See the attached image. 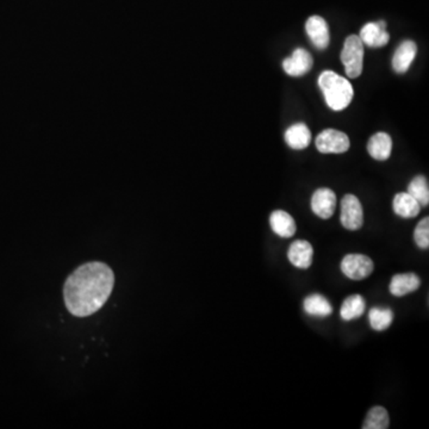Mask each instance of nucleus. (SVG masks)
Returning <instances> with one entry per match:
<instances>
[{"mask_svg":"<svg viewBox=\"0 0 429 429\" xmlns=\"http://www.w3.org/2000/svg\"><path fill=\"white\" fill-rule=\"evenodd\" d=\"M115 274L104 262H86L67 278L64 286L66 308L76 317L91 316L108 302Z\"/></svg>","mask_w":429,"mask_h":429,"instance_id":"1","label":"nucleus"},{"mask_svg":"<svg viewBox=\"0 0 429 429\" xmlns=\"http://www.w3.org/2000/svg\"><path fill=\"white\" fill-rule=\"evenodd\" d=\"M318 86L325 96V103L333 111L345 110L353 99L352 84L333 71H325L320 74Z\"/></svg>","mask_w":429,"mask_h":429,"instance_id":"2","label":"nucleus"},{"mask_svg":"<svg viewBox=\"0 0 429 429\" xmlns=\"http://www.w3.org/2000/svg\"><path fill=\"white\" fill-rule=\"evenodd\" d=\"M365 45L361 42L360 37L351 35L345 41L341 52V62L345 66L346 76L356 79L361 76L364 69V54Z\"/></svg>","mask_w":429,"mask_h":429,"instance_id":"3","label":"nucleus"},{"mask_svg":"<svg viewBox=\"0 0 429 429\" xmlns=\"http://www.w3.org/2000/svg\"><path fill=\"white\" fill-rule=\"evenodd\" d=\"M341 272L352 281H363L370 277L374 269L372 259L364 254H347L340 264Z\"/></svg>","mask_w":429,"mask_h":429,"instance_id":"4","label":"nucleus"},{"mask_svg":"<svg viewBox=\"0 0 429 429\" xmlns=\"http://www.w3.org/2000/svg\"><path fill=\"white\" fill-rule=\"evenodd\" d=\"M341 225L351 232H356L364 225V210L360 201L354 195H346L341 201Z\"/></svg>","mask_w":429,"mask_h":429,"instance_id":"5","label":"nucleus"},{"mask_svg":"<svg viewBox=\"0 0 429 429\" xmlns=\"http://www.w3.org/2000/svg\"><path fill=\"white\" fill-rule=\"evenodd\" d=\"M349 147V136L335 129H325L316 139L317 150L322 154H342L347 152Z\"/></svg>","mask_w":429,"mask_h":429,"instance_id":"6","label":"nucleus"},{"mask_svg":"<svg viewBox=\"0 0 429 429\" xmlns=\"http://www.w3.org/2000/svg\"><path fill=\"white\" fill-rule=\"evenodd\" d=\"M337 209V195L333 190L321 188L316 190L311 197V210L316 216L328 220L333 216Z\"/></svg>","mask_w":429,"mask_h":429,"instance_id":"7","label":"nucleus"},{"mask_svg":"<svg viewBox=\"0 0 429 429\" xmlns=\"http://www.w3.org/2000/svg\"><path fill=\"white\" fill-rule=\"evenodd\" d=\"M361 42L364 45H367L370 48H381L388 45L390 40V35L386 31V23L384 20L379 22H370L364 25L360 30Z\"/></svg>","mask_w":429,"mask_h":429,"instance_id":"8","label":"nucleus"},{"mask_svg":"<svg viewBox=\"0 0 429 429\" xmlns=\"http://www.w3.org/2000/svg\"><path fill=\"white\" fill-rule=\"evenodd\" d=\"M313 57L308 50L297 48L291 57L283 61V69L290 76L298 78L309 73L310 69H313Z\"/></svg>","mask_w":429,"mask_h":429,"instance_id":"9","label":"nucleus"},{"mask_svg":"<svg viewBox=\"0 0 429 429\" xmlns=\"http://www.w3.org/2000/svg\"><path fill=\"white\" fill-rule=\"evenodd\" d=\"M305 31L308 34L311 43L317 49L325 50L330 42L328 24L325 18L320 16L310 17L305 23Z\"/></svg>","mask_w":429,"mask_h":429,"instance_id":"10","label":"nucleus"},{"mask_svg":"<svg viewBox=\"0 0 429 429\" xmlns=\"http://www.w3.org/2000/svg\"><path fill=\"white\" fill-rule=\"evenodd\" d=\"M313 246L305 240L293 241L288 251V259L297 269H309L313 264Z\"/></svg>","mask_w":429,"mask_h":429,"instance_id":"11","label":"nucleus"},{"mask_svg":"<svg viewBox=\"0 0 429 429\" xmlns=\"http://www.w3.org/2000/svg\"><path fill=\"white\" fill-rule=\"evenodd\" d=\"M417 54V45L414 41H403L395 50L393 57V69L398 74H403L409 69Z\"/></svg>","mask_w":429,"mask_h":429,"instance_id":"12","label":"nucleus"},{"mask_svg":"<svg viewBox=\"0 0 429 429\" xmlns=\"http://www.w3.org/2000/svg\"><path fill=\"white\" fill-rule=\"evenodd\" d=\"M421 285V279L415 273H400L390 281V293L395 297H403L416 291Z\"/></svg>","mask_w":429,"mask_h":429,"instance_id":"13","label":"nucleus"},{"mask_svg":"<svg viewBox=\"0 0 429 429\" xmlns=\"http://www.w3.org/2000/svg\"><path fill=\"white\" fill-rule=\"evenodd\" d=\"M269 225L273 233L284 239L293 237L296 234V222L293 220V217L284 210H276L271 213Z\"/></svg>","mask_w":429,"mask_h":429,"instance_id":"14","label":"nucleus"},{"mask_svg":"<svg viewBox=\"0 0 429 429\" xmlns=\"http://www.w3.org/2000/svg\"><path fill=\"white\" fill-rule=\"evenodd\" d=\"M367 152L376 160H388L393 152L391 137L386 133L374 134L367 142Z\"/></svg>","mask_w":429,"mask_h":429,"instance_id":"15","label":"nucleus"},{"mask_svg":"<svg viewBox=\"0 0 429 429\" xmlns=\"http://www.w3.org/2000/svg\"><path fill=\"white\" fill-rule=\"evenodd\" d=\"M393 213L403 218H414L421 211V205L408 192H400L393 197Z\"/></svg>","mask_w":429,"mask_h":429,"instance_id":"16","label":"nucleus"},{"mask_svg":"<svg viewBox=\"0 0 429 429\" xmlns=\"http://www.w3.org/2000/svg\"><path fill=\"white\" fill-rule=\"evenodd\" d=\"M311 133L305 123H296L285 132V142L290 148L301 150L310 145Z\"/></svg>","mask_w":429,"mask_h":429,"instance_id":"17","label":"nucleus"},{"mask_svg":"<svg viewBox=\"0 0 429 429\" xmlns=\"http://www.w3.org/2000/svg\"><path fill=\"white\" fill-rule=\"evenodd\" d=\"M303 308L305 313L310 316L325 318L333 314V307L329 303L328 300L322 295L314 293L305 298L303 302Z\"/></svg>","mask_w":429,"mask_h":429,"instance_id":"18","label":"nucleus"},{"mask_svg":"<svg viewBox=\"0 0 429 429\" xmlns=\"http://www.w3.org/2000/svg\"><path fill=\"white\" fill-rule=\"evenodd\" d=\"M366 302L360 295L347 297L341 305L340 316L344 321H352L365 313Z\"/></svg>","mask_w":429,"mask_h":429,"instance_id":"19","label":"nucleus"},{"mask_svg":"<svg viewBox=\"0 0 429 429\" xmlns=\"http://www.w3.org/2000/svg\"><path fill=\"white\" fill-rule=\"evenodd\" d=\"M389 423V414L386 409L381 405H376L366 415L363 429H388Z\"/></svg>","mask_w":429,"mask_h":429,"instance_id":"20","label":"nucleus"},{"mask_svg":"<svg viewBox=\"0 0 429 429\" xmlns=\"http://www.w3.org/2000/svg\"><path fill=\"white\" fill-rule=\"evenodd\" d=\"M393 317V311L389 308H372L369 313L370 325L373 330L383 332L391 325Z\"/></svg>","mask_w":429,"mask_h":429,"instance_id":"21","label":"nucleus"},{"mask_svg":"<svg viewBox=\"0 0 429 429\" xmlns=\"http://www.w3.org/2000/svg\"><path fill=\"white\" fill-rule=\"evenodd\" d=\"M408 193L414 197L421 206H428L429 204V186L427 178L423 176H417L410 181L408 186Z\"/></svg>","mask_w":429,"mask_h":429,"instance_id":"22","label":"nucleus"},{"mask_svg":"<svg viewBox=\"0 0 429 429\" xmlns=\"http://www.w3.org/2000/svg\"><path fill=\"white\" fill-rule=\"evenodd\" d=\"M414 241L419 248H429V217H425L419 222L414 230Z\"/></svg>","mask_w":429,"mask_h":429,"instance_id":"23","label":"nucleus"}]
</instances>
